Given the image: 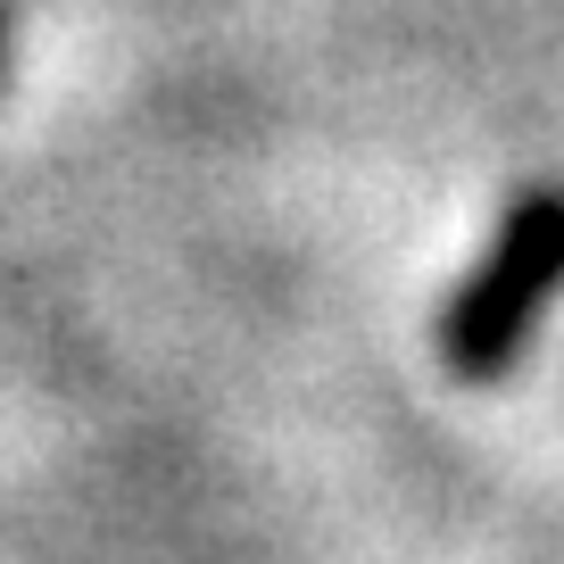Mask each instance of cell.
<instances>
[{
	"label": "cell",
	"mask_w": 564,
	"mask_h": 564,
	"mask_svg": "<svg viewBox=\"0 0 564 564\" xmlns=\"http://www.w3.org/2000/svg\"><path fill=\"white\" fill-rule=\"evenodd\" d=\"M564 291V183H531L507 199L481 258L432 316V357L457 382H507L540 340V316Z\"/></svg>",
	"instance_id": "cell-1"
},
{
	"label": "cell",
	"mask_w": 564,
	"mask_h": 564,
	"mask_svg": "<svg viewBox=\"0 0 564 564\" xmlns=\"http://www.w3.org/2000/svg\"><path fill=\"white\" fill-rule=\"evenodd\" d=\"M0 58H9V25H0Z\"/></svg>",
	"instance_id": "cell-2"
}]
</instances>
